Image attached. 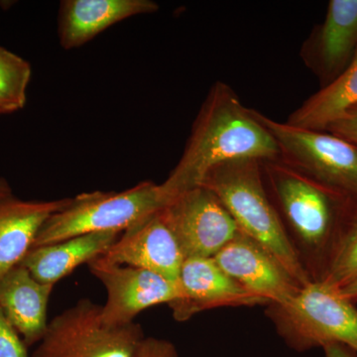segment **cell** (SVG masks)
Wrapping results in <instances>:
<instances>
[{
    "label": "cell",
    "instance_id": "obj_1",
    "mask_svg": "<svg viewBox=\"0 0 357 357\" xmlns=\"http://www.w3.org/2000/svg\"><path fill=\"white\" fill-rule=\"evenodd\" d=\"M280 157L276 140L229 84H213L177 166L160 184L167 204L199 187L213 169L241 159Z\"/></svg>",
    "mask_w": 357,
    "mask_h": 357
},
{
    "label": "cell",
    "instance_id": "obj_2",
    "mask_svg": "<svg viewBox=\"0 0 357 357\" xmlns=\"http://www.w3.org/2000/svg\"><path fill=\"white\" fill-rule=\"evenodd\" d=\"M263 181L300 261L321 280L349 199L282 161H261Z\"/></svg>",
    "mask_w": 357,
    "mask_h": 357
},
{
    "label": "cell",
    "instance_id": "obj_3",
    "mask_svg": "<svg viewBox=\"0 0 357 357\" xmlns=\"http://www.w3.org/2000/svg\"><path fill=\"white\" fill-rule=\"evenodd\" d=\"M201 185L222 202L241 232L273 256L301 287L312 282L268 195L261 161L241 159L227 162L213 169Z\"/></svg>",
    "mask_w": 357,
    "mask_h": 357
},
{
    "label": "cell",
    "instance_id": "obj_4",
    "mask_svg": "<svg viewBox=\"0 0 357 357\" xmlns=\"http://www.w3.org/2000/svg\"><path fill=\"white\" fill-rule=\"evenodd\" d=\"M267 314L294 349L342 344L357 354V310L340 289L311 282L285 302L268 305Z\"/></svg>",
    "mask_w": 357,
    "mask_h": 357
},
{
    "label": "cell",
    "instance_id": "obj_5",
    "mask_svg": "<svg viewBox=\"0 0 357 357\" xmlns=\"http://www.w3.org/2000/svg\"><path fill=\"white\" fill-rule=\"evenodd\" d=\"M167 204L160 185L145 181L123 192H84L70 198L39 230L32 248L93 232H123Z\"/></svg>",
    "mask_w": 357,
    "mask_h": 357
},
{
    "label": "cell",
    "instance_id": "obj_6",
    "mask_svg": "<svg viewBox=\"0 0 357 357\" xmlns=\"http://www.w3.org/2000/svg\"><path fill=\"white\" fill-rule=\"evenodd\" d=\"M276 140L280 159L332 191L357 202V147L326 131L296 128L255 110Z\"/></svg>",
    "mask_w": 357,
    "mask_h": 357
},
{
    "label": "cell",
    "instance_id": "obj_7",
    "mask_svg": "<svg viewBox=\"0 0 357 357\" xmlns=\"http://www.w3.org/2000/svg\"><path fill=\"white\" fill-rule=\"evenodd\" d=\"M144 337L138 324L103 323L102 306L82 299L52 319L32 357H133Z\"/></svg>",
    "mask_w": 357,
    "mask_h": 357
},
{
    "label": "cell",
    "instance_id": "obj_8",
    "mask_svg": "<svg viewBox=\"0 0 357 357\" xmlns=\"http://www.w3.org/2000/svg\"><path fill=\"white\" fill-rule=\"evenodd\" d=\"M160 213L177 239L185 259L213 258L241 234L222 202L202 185L178 195Z\"/></svg>",
    "mask_w": 357,
    "mask_h": 357
},
{
    "label": "cell",
    "instance_id": "obj_9",
    "mask_svg": "<svg viewBox=\"0 0 357 357\" xmlns=\"http://www.w3.org/2000/svg\"><path fill=\"white\" fill-rule=\"evenodd\" d=\"M88 265L107 290V302L102 306V319L107 325H130L144 310L182 298L178 283L149 270L110 264L100 257Z\"/></svg>",
    "mask_w": 357,
    "mask_h": 357
},
{
    "label": "cell",
    "instance_id": "obj_10",
    "mask_svg": "<svg viewBox=\"0 0 357 357\" xmlns=\"http://www.w3.org/2000/svg\"><path fill=\"white\" fill-rule=\"evenodd\" d=\"M213 258L230 278L268 305L285 302L302 288L273 256L243 232Z\"/></svg>",
    "mask_w": 357,
    "mask_h": 357
},
{
    "label": "cell",
    "instance_id": "obj_11",
    "mask_svg": "<svg viewBox=\"0 0 357 357\" xmlns=\"http://www.w3.org/2000/svg\"><path fill=\"white\" fill-rule=\"evenodd\" d=\"M356 51L357 0H331L325 20L303 44L301 57L324 88L347 69Z\"/></svg>",
    "mask_w": 357,
    "mask_h": 357
},
{
    "label": "cell",
    "instance_id": "obj_12",
    "mask_svg": "<svg viewBox=\"0 0 357 357\" xmlns=\"http://www.w3.org/2000/svg\"><path fill=\"white\" fill-rule=\"evenodd\" d=\"M100 258L110 264L149 270L176 283L185 261L177 239L160 211L124 230Z\"/></svg>",
    "mask_w": 357,
    "mask_h": 357
},
{
    "label": "cell",
    "instance_id": "obj_13",
    "mask_svg": "<svg viewBox=\"0 0 357 357\" xmlns=\"http://www.w3.org/2000/svg\"><path fill=\"white\" fill-rule=\"evenodd\" d=\"M178 285L182 298L169 305L178 321H188L198 312L215 307L268 305L230 278L213 258L185 259Z\"/></svg>",
    "mask_w": 357,
    "mask_h": 357
},
{
    "label": "cell",
    "instance_id": "obj_14",
    "mask_svg": "<svg viewBox=\"0 0 357 357\" xmlns=\"http://www.w3.org/2000/svg\"><path fill=\"white\" fill-rule=\"evenodd\" d=\"M158 10L152 0H64L59 10L61 46L65 50L79 48L116 23Z\"/></svg>",
    "mask_w": 357,
    "mask_h": 357
},
{
    "label": "cell",
    "instance_id": "obj_15",
    "mask_svg": "<svg viewBox=\"0 0 357 357\" xmlns=\"http://www.w3.org/2000/svg\"><path fill=\"white\" fill-rule=\"evenodd\" d=\"M54 285L37 281L25 267L17 265L0 279V309L25 345L40 342L48 321L47 311Z\"/></svg>",
    "mask_w": 357,
    "mask_h": 357
},
{
    "label": "cell",
    "instance_id": "obj_16",
    "mask_svg": "<svg viewBox=\"0 0 357 357\" xmlns=\"http://www.w3.org/2000/svg\"><path fill=\"white\" fill-rule=\"evenodd\" d=\"M69 201H22L13 195L0 197V279L20 264L46 220Z\"/></svg>",
    "mask_w": 357,
    "mask_h": 357
},
{
    "label": "cell",
    "instance_id": "obj_17",
    "mask_svg": "<svg viewBox=\"0 0 357 357\" xmlns=\"http://www.w3.org/2000/svg\"><path fill=\"white\" fill-rule=\"evenodd\" d=\"M122 232H93L72 237L60 243L31 248L21 266L41 283L54 285L84 263L105 255Z\"/></svg>",
    "mask_w": 357,
    "mask_h": 357
},
{
    "label": "cell",
    "instance_id": "obj_18",
    "mask_svg": "<svg viewBox=\"0 0 357 357\" xmlns=\"http://www.w3.org/2000/svg\"><path fill=\"white\" fill-rule=\"evenodd\" d=\"M357 105V51L347 69L333 83L310 96L287 123L309 130L326 131L347 110Z\"/></svg>",
    "mask_w": 357,
    "mask_h": 357
},
{
    "label": "cell",
    "instance_id": "obj_19",
    "mask_svg": "<svg viewBox=\"0 0 357 357\" xmlns=\"http://www.w3.org/2000/svg\"><path fill=\"white\" fill-rule=\"evenodd\" d=\"M357 279V202H351L319 282L342 289Z\"/></svg>",
    "mask_w": 357,
    "mask_h": 357
},
{
    "label": "cell",
    "instance_id": "obj_20",
    "mask_svg": "<svg viewBox=\"0 0 357 357\" xmlns=\"http://www.w3.org/2000/svg\"><path fill=\"white\" fill-rule=\"evenodd\" d=\"M32 76L29 62L0 46V114H9L25 107Z\"/></svg>",
    "mask_w": 357,
    "mask_h": 357
},
{
    "label": "cell",
    "instance_id": "obj_21",
    "mask_svg": "<svg viewBox=\"0 0 357 357\" xmlns=\"http://www.w3.org/2000/svg\"><path fill=\"white\" fill-rule=\"evenodd\" d=\"M0 357H29L24 342L0 309Z\"/></svg>",
    "mask_w": 357,
    "mask_h": 357
},
{
    "label": "cell",
    "instance_id": "obj_22",
    "mask_svg": "<svg viewBox=\"0 0 357 357\" xmlns=\"http://www.w3.org/2000/svg\"><path fill=\"white\" fill-rule=\"evenodd\" d=\"M326 131L357 147V105L347 110Z\"/></svg>",
    "mask_w": 357,
    "mask_h": 357
},
{
    "label": "cell",
    "instance_id": "obj_23",
    "mask_svg": "<svg viewBox=\"0 0 357 357\" xmlns=\"http://www.w3.org/2000/svg\"><path fill=\"white\" fill-rule=\"evenodd\" d=\"M133 357H178V354L176 347L168 340L144 337Z\"/></svg>",
    "mask_w": 357,
    "mask_h": 357
},
{
    "label": "cell",
    "instance_id": "obj_24",
    "mask_svg": "<svg viewBox=\"0 0 357 357\" xmlns=\"http://www.w3.org/2000/svg\"><path fill=\"white\" fill-rule=\"evenodd\" d=\"M325 357H357V354L349 347L342 344H331L324 347Z\"/></svg>",
    "mask_w": 357,
    "mask_h": 357
},
{
    "label": "cell",
    "instance_id": "obj_25",
    "mask_svg": "<svg viewBox=\"0 0 357 357\" xmlns=\"http://www.w3.org/2000/svg\"><path fill=\"white\" fill-rule=\"evenodd\" d=\"M340 293L347 298V300L354 303L357 301V279L356 281L351 282L349 285L345 287L340 289Z\"/></svg>",
    "mask_w": 357,
    "mask_h": 357
},
{
    "label": "cell",
    "instance_id": "obj_26",
    "mask_svg": "<svg viewBox=\"0 0 357 357\" xmlns=\"http://www.w3.org/2000/svg\"><path fill=\"white\" fill-rule=\"evenodd\" d=\"M13 194V189L6 178H0V197L10 196Z\"/></svg>",
    "mask_w": 357,
    "mask_h": 357
}]
</instances>
